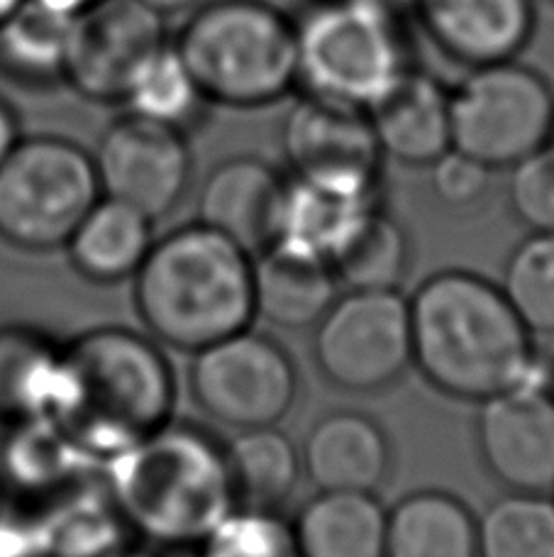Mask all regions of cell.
<instances>
[{
	"mask_svg": "<svg viewBox=\"0 0 554 557\" xmlns=\"http://www.w3.org/2000/svg\"><path fill=\"white\" fill-rule=\"evenodd\" d=\"M408 306L413 367L440 394L483 404L518 384H547L536 335L501 284L444 270L425 278Z\"/></svg>",
	"mask_w": 554,
	"mask_h": 557,
	"instance_id": "6da1fadb",
	"label": "cell"
},
{
	"mask_svg": "<svg viewBox=\"0 0 554 557\" xmlns=\"http://www.w3.org/2000/svg\"><path fill=\"white\" fill-rule=\"evenodd\" d=\"M174 401V370L154 337L108 325L62 345L49 418L108 462L169 423Z\"/></svg>",
	"mask_w": 554,
	"mask_h": 557,
	"instance_id": "7a4b0ae2",
	"label": "cell"
},
{
	"mask_svg": "<svg viewBox=\"0 0 554 557\" xmlns=\"http://www.w3.org/2000/svg\"><path fill=\"white\" fill-rule=\"evenodd\" d=\"M105 490L125 529L160 550H196L237 509L225 445L169 421L108 460Z\"/></svg>",
	"mask_w": 554,
	"mask_h": 557,
	"instance_id": "3957f363",
	"label": "cell"
},
{
	"mask_svg": "<svg viewBox=\"0 0 554 557\" xmlns=\"http://www.w3.org/2000/svg\"><path fill=\"white\" fill-rule=\"evenodd\" d=\"M133 278L144 327L176 350H203L256 318L254 257L203 223L156 240Z\"/></svg>",
	"mask_w": 554,
	"mask_h": 557,
	"instance_id": "277c9868",
	"label": "cell"
},
{
	"mask_svg": "<svg viewBox=\"0 0 554 557\" xmlns=\"http://www.w3.org/2000/svg\"><path fill=\"white\" fill-rule=\"evenodd\" d=\"M174 47L207 103L252 111L299 86L295 20L269 0H207Z\"/></svg>",
	"mask_w": 554,
	"mask_h": 557,
	"instance_id": "5b68a950",
	"label": "cell"
},
{
	"mask_svg": "<svg viewBox=\"0 0 554 557\" xmlns=\"http://www.w3.org/2000/svg\"><path fill=\"white\" fill-rule=\"evenodd\" d=\"M299 86L342 106L369 108L408 72L399 15L372 0H320L295 20Z\"/></svg>",
	"mask_w": 554,
	"mask_h": 557,
	"instance_id": "8992f818",
	"label": "cell"
},
{
	"mask_svg": "<svg viewBox=\"0 0 554 557\" xmlns=\"http://www.w3.org/2000/svg\"><path fill=\"white\" fill-rule=\"evenodd\" d=\"M93 154L66 137H23L0 164V237L27 252L66 247L101 198Z\"/></svg>",
	"mask_w": 554,
	"mask_h": 557,
	"instance_id": "52a82bcc",
	"label": "cell"
},
{
	"mask_svg": "<svg viewBox=\"0 0 554 557\" xmlns=\"http://www.w3.org/2000/svg\"><path fill=\"white\" fill-rule=\"evenodd\" d=\"M450 121L452 149L489 169H511L550 145L554 88L516 59L469 69L450 88Z\"/></svg>",
	"mask_w": 554,
	"mask_h": 557,
	"instance_id": "ba28073f",
	"label": "cell"
},
{
	"mask_svg": "<svg viewBox=\"0 0 554 557\" xmlns=\"http://www.w3.org/2000/svg\"><path fill=\"white\" fill-rule=\"evenodd\" d=\"M313 357L342 392L389 389L413 364L408 298L401 292H342L315 325Z\"/></svg>",
	"mask_w": 554,
	"mask_h": 557,
	"instance_id": "9c48e42d",
	"label": "cell"
},
{
	"mask_svg": "<svg viewBox=\"0 0 554 557\" xmlns=\"http://www.w3.org/2000/svg\"><path fill=\"white\" fill-rule=\"evenodd\" d=\"M188 386L213 421L250 431L289 416L299 396V374L279 343L247 327L193 352Z\"/></svg>",
	"mask_w": 554,
	"mask_h": 557,
	"instance_id": "30bf717a",
	"label": "cell"
},
{
	"mask_svg": "<svg viewBox=\"0 0 554 557\" xmlns=\"http://www.w3.org/2000/svg\"><path fill=\"white\" fill-rule=\"evenodd\" d=\"M166 42V17L142 0H98L72 20L64 84L86 101L123 103Z\"/></svg>",
	"mask_w": 554,
	"mask_h": 557,
	"instance_id": "8fae6325",
	"label": "cell"
},
{
	"mask_svg": "<svg viewBox=\"0 0 554 557\" xmlns=\"http://www.w3.org/2000/svg\"><path fill=\"white\" fill-rule=\"evenodd\" d=\"M93 164L101 194L137 208L150 221L179 206L193 176L186 135L130 113L103 133Z\"/></svg>",
	"mask_w": 554,
	"mask_h": 557,
	"instance_id": "7c38bea8",
	"label": "cell"
},
{
	"mask_svg": "<svg viewBox=\"0 0 554 557\" xmlns=\"http://www.w3.org/2000/svg\"><path fill=\"white\" fill-rule=\"evenodd\" d=\"M281 149L295 178L381 186L383 152L367 111L305 94L284 117Z\"/></svg>",
	"mask_w": 554,
	"mask_h": 557,
	"instance_id": "4fadbf2b",
	"label": "cell"
},
{
	"mask_svg": "<svg viewBox=\"0 0 554 557\" xmlns=\"http://www.w3.org/2000/svg\"><path fill=\"white\" fill-rule=\"evenodd\" d=\"M479 455L508 492L554 494V392L518 384L481 404Z\"/></svg>",
	"mask_w": 554,
	"mask_h": 557,
	"instance_id": "5bb4252c",
	"label": "cell"
},
{
	"mask_svg": "<svg viewBox=\"0 0 554 557\" xmlns=\"http://www.w3.org/2000/svg\"><path fill=\"white\" fill-rule=\"evenodd\" d=\"M413 13L435 49L467 69L518 59L538 23L532 0H415Z\"/></svg>",
	"mask_w": 554,
	"mask_h": 557,
	"instance_id": "9a60e30c",
	"label": "cell"
},
{
	"mask_svg": "<svg viewBox=\"0 0 554 557\" xmlns=\"http://www.w3.org/2000/svg\"><path fill=\"white\" fill-rule=\"evenodd\" d=\"M286 191L289 178L274 164L252 154L230 157L205 176L198 223L254 257L279 240Z\"/></svg>",
	"mask_w": 554,
	"mask_h": 557,
	"instance_id": "2e32d148",
	"label": "cell"
},
{
	"mask_svg": "<svg viewBox=\"0 0 554 557\" xmlns=\"http://www.w3.org/2000/svg\"><path fill=\"white\" fill-rule=\"evenodd\" d=\"M367 115L386 159L405 166H432L452 149L450 88L413 66Z\"/></svg>",
	"mask_w": 554,
	"mask_h": 557,
	"instance_id": "e0dca14e",
	"label": "cell"
},
{
	"mask_svg": "<svg viewBox=\"0 0 554 557\" xmlns=\"http://www.w3.org/2000/svg\"><path fill=\"white\" fill-rule=\"evenodd\" d=\"M303 474L318 492L376 494L389 480L391 445L383 428L360 411H332L301 447Z\"/></svg>",
	"mask_w": 554,
	"mask_h": 557,
	"instance_id": "ac0fdd59",
	"label": "cell"
},
{
	"mask_svg": "<svg viewBox=\"0 0 554 557\" xmlns=\"http://www.w3.org/2000/svg\"><path fill=\"white\" fill-rule=\"evenodd\" d=\"M332 264L299 247L274 243L254 255V311L281 331L315 327L340 296Z\"/></svg>",
	"mask_w": 554,
	"mask_h": 557,
	"instance_id": "d6986e66",
	"label": "cell"
},
{
	"mask_svg": "<svg viewBox=\"0 0 554 557\" xmlns=\"http://www.w3.org/2000/svg\"><path fill=\"white\" fill-rule=\"evenodd\" d=\"M381 208V194L376 188H357L340 184L305 182L289 178L286 191L281 233L284 245L318 255L332 262L344 243L360 231V225Z\"/></svg>",
	"mask_w": 554,
	"mask_h": 557,
	"instance_id": "ffe728a7",
	"label": "cell"
},
{
	"mask_svg": "<svg viewBox=\"0 0 554 557\" xmlns=\"http://www.w3.org/2000/svg\"><path fill=\"white\" fill-rule=\"evenodd\" d=\"M389 511L376 494L318 492L293 525L299 557H383Z\"/></svg>",
	"mask_w": 554,
	"mask_h": 557,
	"instance_id": "44dd1931",
	"label": "cell"
},
{
	"mask_svg": "<svg viewBox=\"0 0 554 557\" xmlns=\"http://www.w3.org/2000/svg\"><path fill=\"white\" fill-rule=\"evenodd\" d=\"M383 557H479V519L450 492H413L389 511Z\"/></svg>",
	"mask_w": 554,
	"mask_h": 557,
	"instance_id": "7402d4cb",
	"label": "cell"
},
{
	"mask_svg": "<svg viewBox=\"0 0 554 557\" xmlns=\"http://www.w3.org/2000/svg\"><path fill=\"white\" fill-rule=\"evenodd\" d=\"M152 223L137 208L101 196L68 237V260L88 282L115 284L130 278L154 245Z\"/></svg>",
	"mask_w": 554,
	"mask_h": 557,
	"instance_id": "603a6c76",
	"label": "cell"
},
{
	"mask_svg": "<svg viewBox=\"0 0 554 557\" xmlns=\"http://www.w3.org/2000/svg\"><path fill=\"white\" fill-rule=\"evenodd\" d=\"M225 455L237 509L281 511L303 474L301 450L276 425L237 431Z\"/></svg>",
	"mask_w": 554,
	"mask_h": 557,
	"instance_id": "cb8c5ba5",
	"label": "cell"
},
{
	"mask_svg": "<svg viewBox=\"0 0 554 557\" xmlns=\"http://www.w3.org/2000/svg\"><path fill=\"white\" fill-rule=\"evenodd\" d=\"M62 345L29 325H0V421L20 423L52 411Z\"/></svg>",
	"mask_w": 554,
	"mask_h": 557,
	"instance_id": "d4e9b609",
	"label": "cell"
},
{
	"mask_svg": "<svg viewBox=\"0 0 554 557\" xmlns=\"http://www.w3.org/2000/svg\"><path fill=\"white\" fill-rule=\"evenodd\" d=\"M10 428L3 443V480L23 494H62L93 462L49 416Z\"/></svg>",
	"mask_w": 554,
	"mask_h": 557,
	"instance_id": "484cf974",
	"label": "cell"
},
{
	"mask_svg": "<svg viewBox=\"0 0 554 557\" xmlns=\"http://www.w3.org/2000/svg\"><path fill=\"white\" fill-rule=\"evenodd\" d=\"M72 20L37 0H23L0 23V74L25 86L64 82Z\"/></svg>",
	"mask_w": 554,
	"mask_h": 557,
	"instance_id": "4316f807",
	"label": "cell"
},
{
	"mask_svg": "<svg viewBox=\"0 0 554 557\" xmlns=\"http://www.w3.org/2000/svg\"><path fill=\"white\" fill-rule=\"evenodd\" d=\"M330 264L344 292H399L411 270L408 233L379 208Z\"/></svg>",
	"mask_w": 554,
	"mask_h": 557,
	"instance_id": "83f0119b",
	"label": "cell"
},
{
	"mask_svg": "<svg viewBox=\"0 0 554 557\" xmlns=\"http://www.w3.org/2000/svg\"><path fill=\"white\" fill-rule=\"evenodd\" d=\"M123 103L130 115L184 135L201 123L203 108L207 106L174 42H166L142 66L133 86L127 88Z\"/></svg>",
	"mask_w": 554,
	"mask_h": 557,
	"instance_id": "f1b7e54d",
	"label": "cell"
},
{
	"mask_svg": "<svg viewBox=\"0 0 554 557\" xmlns=\"http://www.w3.org/2000/svg\"><path fill=\"white\" fill-rule=\"evenodd\" d=\"M479 557H554V494L493 502L479 516Z\"/></svg>",
	"mask_w": 554,
	"mask_h": 557,
	"instance_id": "f546056e",
	"label": "cell"
},
{
	"mask_svg": "<svg viewBox=\"0 0 554 557\" xmlns=\"http://www.w3.org/2000/svg\"><path fill=\"white\" fill-rule=\"evenodd\" d=\"M503 294L536 337H554V233H530L511 252Z\"/></svg>",
	"mask_w": 554,
	"mask_h": 557,
	"instance_id": "4dcf8cb0",
	"label": "cell"
},
{
	"mask_svg": "<svg viewBox=\"0 0 554 557\" xmlns=\"http://www.w3.org/2000/svg\"><path fill=\"white\" fill-rule=\"evenodd\" d=\"M196 557H299L293 525L279 511L235 509L196 548Z\"/></svg>",
	"mask_w": 554,
	"mask_h": 557,
	"instance_id": "1f68e13d",
	"label": "cell"
},
{
	"mask_svg": "<svg viewBox=\"0 0 554 557\" xmlns=\"http://www.w3.org/2000/svg\"><path fill=\"white\" fill-rule=\"evenodd\" d=\"M508 203L530 233H554V152L550 147L511 166Z\"/></svg>",
	"mask_w": 554,
	"mask_h": 557,
	"instance_id": "d6a6232c",
	"label": "cell"
},
{
	"mask_svg": "<svg viewBox=\"0 0 554 557\" xmlns=\"http://www.w3.org/2000/svg\"><path fill=\"white\" fill-rule=\"evenodd\" d=\"M432 191L444 206L467 208L487 194L491 172L487 164L467 157L457 149L444 152L432 166Z\"/></svg>",
	"mask_w": 554,
	"mask_h": 557,
	"instance_id": "836d02e7",
	"label": "cell"
},
{
	"mask_svg": "<svg viewBox=\"0 0 554 557\" xmlns=\"http://www.w3.org/2000/svg\"><path fill=\"white\" fill-rule=\"evenodd\" d=\"M20 139H23V135H20L17 115L13 108H10V103L0 98V164H3L8 154L17 147Z\"/></svg>",
	"mask_w": 554,
	"mask_h": 557,
	"instance_id": "e575fe53",
	"label": "cell"
},
{
	"mask_svg": "<svg viewBox=\"0 0 554 557\" xmlns=\"http://www.w3.org/2000/svg\"><path fill=\"white\" fill-rule=\"evenodd\" d=\"M142 3L150 5L156 13L169 17L179 13H193L196 8H201L207 0H142Z\"/></svg>",
	"mask_w": 554,
	"mask_h": 557,
	"instance_id": "d590c367",
	"label": "cell"
},
{
	"mask_svg": "<svg viewBox=\"0 0 554 557\" xmlns=\"http://www.w3.org/2000/svg\"><path fill=\"white\" fill-rule=\"evenodd\" d=\"M37 3L52 8V10H56V13H62V15L74 17V15L81 13V10L98 3V0H37Z\"/></svg>",
	"mask_w": 554,
	"mask_h": 557,
	"instance_id": "8d00e7d4",
	"label": "cell"
},
{
	"mask_svg": "<svg viewBox=\"0 0 554 557\" xmlns=\"http://www.w3.org/2000/svg\"><path fill=\"white\" fill-rule=\"evenodd\" d=\"M103 557H164L162 553H160V548H121V545H117L115 550H111L108 555H103Z\"/></svg>",
	"mask_w": 554,
	"mask_h": 557,
	"instance_id": "74e56055",
	"label": "cell"
},
{
	"mask_svg": "<svg viewBox=\"0 0 554 557\" xmlns=\"http://www.w3.org/2000/svg\"><path fill=\"white\" fill-rule=\"evenodd\" d=\"M20 3H23V0H0V23H3L10 13H15Z\"/></svg>",
	"mask_w": 554,
	"mask_h": 557,
	"instance_id": "f35d334b",
	"label": "cell"
},
{
	"mask_svg": "<svg viewBox=\"0 0 554 557\" xmlns=\"http://www.w3.org/2000/svg\"><path fill=\"white\" fill-rule=\"evenodd\" d=\"M550 149H552V152H554V133H552V139H550V145H547Z\"/></svg>",
	"mask_w": 554,
	"mask_h": 557,
	"instance_id": "ab89813d",
	"label": "cell"
},
{
	"mask_svg": "<svg viewBox=\"0 0 554 557\" xmlns=\"http://www.w3.org/2000/svg\"><path fill=\"white\" fill-rule=\"evenodd\" d=\"M0 502H3V496H0Z\"/></svg>",
	"mask_w": 554,
	"mask_h": 557,
	"instance_id": "60d3db41",
	"label": "cell"
}]
</instances>
